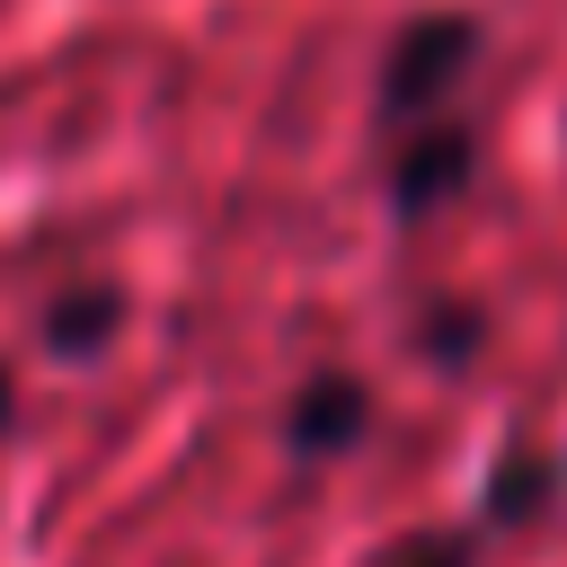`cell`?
<instances>
[{
  "instance_id": "cell-4",
  "label": "cell",
  "mask_w": 567,
  "mask_h": 567,
  "mask_svg": "<svg viewBox=\"0 0 567 567\" xmlns=\"http://www.w3.org/2000/svg\"><path fill=\"white\" fill-rule=\"evenodd\" d=\"M558 496H567V461L540 452V443H514V452L487 470V487H478V523H470V532H523V523H540Z\"/></svg>"
},
{
  "instance_id": "cell-6",
  "label": "cell",
  "mask_w": 567,
  "mask_h": 567,
  "mask_svg": "<svg viewBox=\"0 0 567 567\" xmlns=\"http://www.w3.org/2000/svg\"><path fill=\"white\" fill-rule=\"evenodd\" d=\"M478 346H487V310H478L470 292H434V301L416 310V354H425L434 372H470Z\"/></svg>"
},
{
  "instance_id": "cell-5",
  "label": "cell",
  "mask_w": 567,
  "mask_h": 567,
  "mask_svg": "<svg viewBox=\"0 0 567 567\" xmlns=\"http://www.w3.org/2000/svg\"><path fill=\"white\" fill-rule=\"evenodd\" d=\"M124 310H133L124 284H106V275H97V284H71V292L44 301V346H53L62 363H97V354L124 337Z\"/></svg>"
},
{
  "instance_id": "cell-3",
  "label": "cell",
  "mask_w": 567,
  "mask_h": 567,
  "mask_svg": "<svg viewBox=\"0 0 567 567\" xmlns=\"http://www.w3.org/2000/svg\"><path fill=\"white\" fill-rule=\"evenodd\" d=\"M372 434V390H363V372H310L301 390H292V408H284V452L301 461V470H319V461H337V452H354Z\"/></svg>"
},
{
  "instance_id": "cell-8",
  "label": "cell",
  "mask_w": 567,
  "mask_h": 567,
  "mask_svg": "<svg viewBox=\"0 0 567 567\" xmlns=\"http://www.w3.org/2000/svg\"><path fill=\"white\" fill-rule=\"evenodd\" d=\"M9 425H18V372L0 363V434H9Z\"/></svg>"
},
{
  "instance_id": "cell-7",
  "label": "cell",
  "mask_w": 567,
  "mask_h": 567,
  "mask_svg": "<svg viewBox=\"0 0 567 567\" xmlns=\"http://www.w3.org/2000/svg\"><path fill=\"white\" fill-rule=\"evenodd\" d=\"M381 567H478V532L470 523H416Z\"/></svg>"
},
{
  "instance_id": "cell-2",
  "label": "cell",
  "mask_w": 567,
  "mask_h": 567,
  "mask_svg": "<svg viewBox=\"0 0 567 567\" xmlns=\"http://www.w3.org/2000/svg\"><path fill=\"white\" fill-rule=\"evenodd\" d=\"M470 177H478V133L452 124V115H434V124L399 133V159H390V213H399V221H425V213L461 204Z\"/></svg>"
},
{
  "instance_id": "cell-1",
  "label": "cell",
  "mask_w": 567,
  "mask_h": 567,
  "mask_svg": "<svg viewBox=\"0 0 567 567\" xmlns=\"http://www.w3.org/2000/svg\"><path fill=\"white\" fill-rule=\"evenodd\" d=\"M478 62H487V27H478L470 9H416V18L390 35V53H381L372 115H381L390 133H416V124H434V115L470 89Z\"/></svg>"
}]
</instances>
